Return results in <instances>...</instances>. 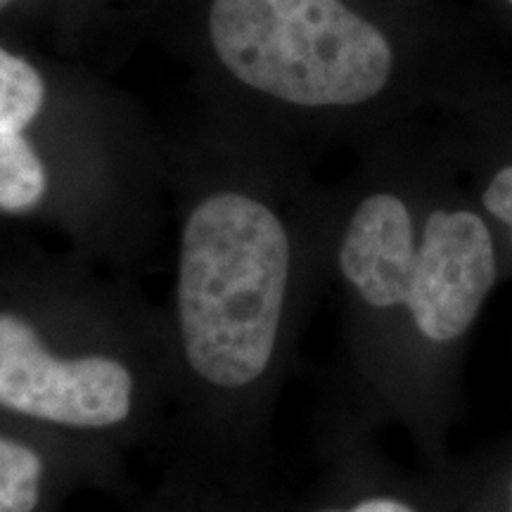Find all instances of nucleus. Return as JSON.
Returning <instances> with one entry per match:
<instances>
[{"label":"nucleus","instance_id":"f257e3e1","mask_svg":"<svg viewBox=\"0 0 512 512\" xmlns=\"http://www.w3.org/2000/svg\"><path fill=\"white\" fill-rule=\"evenodd\" d=\"M290 280V235L268 204L240 190L197 202L178 235L174 287L188 373L219 394L264 380L278 354Z\"/></svg>","mask_w":512,"mask_h":512},{"label":"nucleus","instance_id":"f03ea898","mask_svg":"<svg viewBox=\"0 0 512 512\" xmlns=\"http://www.w3.org/2000/svg\"><path fill=\"white\" fill-rule=\"evenodd\" d=\"M209 31L235 79L290 105H358L392 74L387 38L342 0H214Z\"/></svg>","mask_w":512,"mask_h":512},{"label":"nucleus","instance_id":"7ed1b4c3","mask_svg":"<svg viewBox=\"0 0 512 512\" xmlns=\"http://www.w3.org/2000/svg\"><path fill=\"white\" fill-rule=\"evenodd\" d=\"M136 375L112 351H57L29 318L0 311V408L74 432H107L133 415Z\"/></svg>","mask_w":512,"mask_h":512},{"label":"nucleus","instance_id":"20e7f679","mask_svg":"<svg viewBox=\"0 0 512 512\" xmlns=\"http://www.w3.org/2000/svg\"><path fill=\"white\" fill-rule=\"evenodd\" d=\"M494 242L470 211H434L422 230L406 309L432 342L463 335L494 285Z\"/></svg>","mask_w":512,"mask_h":512},{"label":"nucleus","instance_id":"39448f33","mask_svg":"<svg viewBox=\"0 0 512 512\" xmlns=\"http://www.w3.org/2000/svg\"><path fill=\"white\" fill-rule=\"evenodd\" d=\"M413 221L408 207L394 195H370L351 216L339 271L373 309L406 306L415 273Z\"/></svg>","mask_w":512,"mask_h":512},{"label":"nucleus","instance_id":"423d86ee","mask_svg":"<svg viewBox=\"0 0 512 512\" xmlns=\"http://www.w3.org/2000/svg\"><path fill=\"white\" fill-rule=\"evenodd\" d=\"M46 102L43 76L0 48V211L27 214L48 192V171L24 131Z\"/></svg>","mask_w":512,"mask_h":512},{"label":"nucleus","instance_id":"0eeeda50","mask_svg":"<svg viewBox=\"0 0 512 512\" xmlns=\"http://www.w3.org/2000/svg\"><path fill=\"white\" fill-rule=\"evenodd\" d=\"M46 463L36 448L0 434V512H34Z\"/></svg>","mask_w":512,"mask_h":512},{"label":"nucleus","instance_id":"6e6552de","mask_svg":"<svg viewBox=\"0 0 512 512\" xmlns=\"http://www.w3.org/2000/svg\"><path fill=\"white\" fill-rule=\"evenodd\" d=\"M484 207L512 228V166L498 171L484 192Z\"/></svg>","mask_w":512,"mask_h":512},{"label":"nucleus","instance_id":"1a4fd4ad","mask_svg":"<svg viewBox=\"0 0 512 512\" xmlns=\"http://www.w3.org/2000/svg\"><path fill=\"white\" fill-rule=\"evenodd\" d=\"M328 512H413L406 503L394 501V498H368L354 505L351 510H328Z\"/></svg>","mask_w":512,"mask_h":512},{"label":"nucleus","instance_id":"9d476101","mask_svg":"<svg viewBox=\"0 0 512 512\" xmlns=\"http://www.w3.org/2000/svg\"><path fill=\"white\" fill-rule=\"evenodd\" d=\"M510 512H512V486H510Z\"/></svg>","mask_w":512,"mask_h":512},{"label":"nucleus","instance_id":"9b49d317","mask_svg":"<svg viewBox=\"0 0 512 512\" xmlns=\"http://www.w3.org/2000/svg\"><path fill=\"white\" fill-rule=\"evenodd\" d=\"M508 3H510V5H512V0H508Z\"/></svg>","mask_w":512,"mask_h":512}]
</instances>
